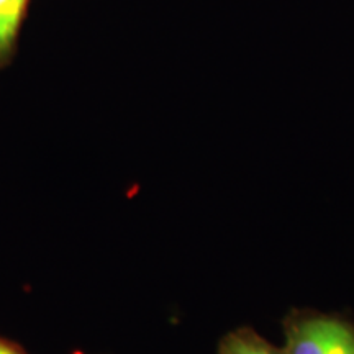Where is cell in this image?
<instances>
[{"instance_id": "cell-2", "label": "cell", "mask_w": 354, "mask_h": 354, "mask_svg": "<svg viewBox=\"0 0 354 354\" xmlns=\"http://www.w3.org/2000/svg\"><path fill=\"white\" fill-rule=\"evenodd\" d=\"M28 0H0V68L10 63Z\"/></svg>"}, {"instance_id": "cell-1", "label": "cell", "mask_w": 354, "mask_h": 354, "mask_svg": "<svg viewBox=\"0 0 354 354\" xmlns=\"http://www.w3.org/2000/svg\"><path fill=\"white\" fill-rule=\"evenodd\" d=\"M282 328L286 354H354V322L338 313L292 308Z\"/></svg>"}, {"instance_id": "cell-3", "label": "cell", "mask_w": 354, "mask_h": 354, "mask_svg": "<svg viewBox=\"0 0 354 354\" xmlns=\"http://www.w3.org/2000/svg\"><path fill=\"white\" fill-rule=\"evenodd\" d=\"M216 354H286L250 326L230 331L220 339Z\"/></svg>"}, {"instance_id": "cell-4", "label": "cell", "mask_w": 354, "mask_h": 354, "mask_svg": "<svg viewBox=\"0 0 354 354\" xmlns=\"http://www.w3.org/2000/svg\"><path fill=\"white\" fill-rule=\"evenodd\" d=\"M0 354H26L20 346H17L15 343L8 342V339L0 336Z\"/></svg>"}]
</instances>
